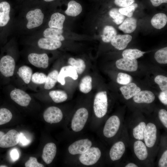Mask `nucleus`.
<instances>
[{"mask_svg":"<svg viewBox=\"0 0 167 167\" xmlns=\"http://www.w3.org/2000/svg\"><path fill=\"white\" fill-rule=\"evenodd\" d=\"M101 155V152L98 148L91 147L81 154L79 159L80 161L85 165H92L97 162Z\"/></svg>","mask_w":167,"mask_h":167,"instance_id":"3","label":"nucleus"},{"mask_svg":"<svg viewBox=\"0 0 167 167\" xmlns=\"http://www.w3.org/2000/svg\"><path fill=\"white\" fill-rule=\"evenodd\" d=\"M155 99L154 94L151 91L148 90L140 91L134 96L133 100L137 103H151Z\"/></svg>","mask_w":167,"mask_h":167,"instance_id":"20","label":"nucleus"},{"mask_svg":"<svg viewBox=\"0 0 167 167\" xmlns=\"http://www.w3.org/2000/svg\"><path fill=\"white\" fill-rule=\"evenodd\" d=\"M159 167H167V150H166L162 154L158 162Z\"/></svg>","mask_w":167,"mask_h":167,"instance_id":"46","label":"nucleus"},{"mask_svg":"<svg viewBox=\"0 0 167 167\" xmlns=\"http://www.w3.org/2000/svg\"><path fill=\"white\" fill-rule=\"evenodd\" d=\"M65 18V16L60 13H53L51 15L48 22L49 28L62 29Z\"/></svg>","mask_w":167,"mask_h":167,"instance_id":"22","label":"nucleus"},{"mask_svg":"<svg viewBox=\"0 0 167 167\" xmlns=\"http://www.w3.org/2000/svg\"><path fill=\"white\" fill-rule=\"evenodd\" d=\"M28 59L32 65L37 67L45 69L49 65V58L45 53H31L28 55Z\"/></svg>","mask_w":167,"mask_h":167,"instance_id":"12","label":"nucleus"},{"mask_svg":"<svg viewBox=\"0 0 167 167\" xmlns=\"http://www.w3.org/2000/svg\"><path fill=\"white\" fill-rule=\"evenodd\" d=\"M46 77L45 74L36 72L32 74L31 79L32 81L35 84H42L45 83Z\"/></svg>","mask_w":167,"mask_h":167,"instance_id":"41","label":"nucleus"},{"mask_svg":"<svg viewBox=\"0 0 167 167\" xmlns=\"http://www.w3.org/2000/svg\"><path fill=\"white\" fill-rule=\"evenodd\" d=\"M26 167H44V165L38 163L36 158L30 157L29 160L25 163Z\"/></svg>","mask_w":167,"mask_h":167,"instance_id":"43","label":"nucleus"},{"mask_svg":"<svg viewBox=\"0 0 167 167\" xmlns=\"http://www.w3.org/2000/svg\"><path fill=\"white\" fill-rule=\"evenodd\" d=\"M119 118L116 115L110 117L106 121L103 130L104 135L109 138L114 136L118 132L120 126Z\"/></svg>","mask_w":167,"mask_h":167,"instance_id":"5","label":"nucleus"},{"mask_svg":"<svg viewBox=\"0 0 167 167\" xmlns=\"http://www.w3.org/2000/svg\"><path fill=\"white\" fill-rule=\"evenodd\" d=\"M158 98L160 101L164 104L167 105V92H161L159 94Z\"/></svg>","mask_w":167,"mask_h":167,"instance_id":"49","label":"nucleus"},{"mask_svg":"<svg viewBox=\"0 0 167 167\" xmlns=\"http://www.w3.org/2000/svg\"><path fill=\"white\" fill-rule=\"evenodd\" d=\"M167 22V16L163 13L156 14L152 17L151 20L152 25L157 29H161L164 27Z\"/></svg>","mask_w":167,"mask_h":167,"instance_id":"27","label":"nucleus"},{"mask_svg":"<svg viewBox=\"0 0 167 167\" xmlns=\"http://www.w3.org/2000/svg\"><path fill=\"white\" fill-rule=\"evenodd\" d=\"M57 152L56 145L53 143H49L44 146L42 154V158L47 164H49L55 157Z\"/></svg>","mask_w":167,"mask_h":167,"instance_id":"17","label":"nucleus"},{"mask_svg":"<svg viewBox=\"0 0 167 167\" xmlns=\"http://www.w3.org/2000/svg\"><path fill=\"white\" fill-rule=\"evenodd\" d=\"M146 124L143 122H140L133 130L134 137L138 140H143L144 139V132Z\"/></svg>","mask_w":167,"mask_h":167,"instance_id":"35","label":"nucleus"},{"mask_svg":"<svg viewBox=\"0 0 167 167\" xmlns=\"http://www.w3.org/2000/svg\"><path fill=\"white\" fill-rule=\"evenodd\" d=\"M132 79L131 77L129 75L119 73L118 75L117 81L119 84L127 85L130 83Z\"/></svg>","mask_w":167,"mask_h":167,"instance_id":"42","label":"nucleus"},{"mask_svg":"<svg viewBox=\"0 0 167 167\" xmlns=\"http://www.w3.org/2000/svg\"><path fill=\"white\" fill-rule=\"evenodd\" d=\"M137 3H133L128 6L122 7L119 9V12L122 14L128 17H131L133 12L138 7Z\"/></svg>","mask_w":167,"mask_h":167,"instance_id":"39","label":"nucleus"},{"mask_svg":"<svg viewBox=\"0 0 167 167\" xmlns=\"http://www.w3.org/2000/svg\"><path fill=\"white\" fill-rule=\"evenodd\" d=\"M155 82L159 86L163 92H167V77L162 75H158L154 79Z\"/></svg>","mask_w":167,"mask_h":167,"instance_id":"40","label":"nucleus"},{"mask_svg":"<svg viewBox=\"0 0 167 167\" xmlns=\"http://www.w3.org/2000/svg\"><path fill=\"white\" fill-rule=\"evenodd\" d=\"M63 32L62 29L49 28L44 31L43 35L45 38H51L61 41L65 40L64 36L62 34Z\"/></svg>","mask_w":167,"mask_h":167,"instance_id":"25","label":"nucleus"},{"mask_svg":"<svg viewBox=\"0 0 167 167\" xmlns=\"http://www.w3.org/2000/svg\"><path fill=\"white\" fill-rule=\"evenodd\" d=\"M109 16L113 19V21L117 24H122L123 21L125 16L121 14L119 11V9L113 8L109 12Z\"/></svg>","mask_w":167,"mask_h":167,"instance_id":"36","label":"nucleus"},{"mask_svg":"<svg viewBox=\"0 0 167 167\" xmlns=\"http://www.w3.org/2000/svg\"><path fill=\"white\" fill-rule=\"evenodd\" d=\"M117 35V31L113 27L106 26L103 29L102 36V40L105 42H109Z\"/></svg>","mask_w":167,"mask_h":167,"instance_id":"28","label":"nucleus"},{"mask_svg":"<svg viewBox=\"0 0 167 167\" xmlns=\"http://www.w3.org/2000/svg\"><path fill=\"white\" fill-rule=\"evenodd\" d=\"M11 7L9 2L3 1L0 2V28L5 26L10 19Z\"/></svg>","mask_w":167,"mask_h":167,"instance_id":"16","label":"nucleus"},{"mask_svg":"<svg viewBox=\"0 0 167 167\" xmlns=\"http://www.w3.org/2000/svg\"><path fill=\"white\" fill-rule=\"evenodd\" d=\"M78 74L75 69L72 66L68 65L63 66L58 73V81L63 85L65 84V77H69L74 80H76L78 77Z\"/></svg>","mask_w":167,"mask_h":167,"instance_id":"13","label":"nucleus"},{"mask_svg":"<svg viewBox=\"0 0 167 167\" xmlns=\"http://www.w3.org/2000/svg\"><path fill=\"white\" fill-rule=\"evenodd\" d=\"M68 63L76 70L78 74H82L86 68V65L84 61L81 59H75L73 58L68 59Z\"/></svg>","mask_w":167,"mask_h":167,"instance_id":"30","label":"nucleus"},{"mask_svg":"<svg viewBox=\"0 0 167 167\" xmlns=\"http://www.w3.org/2000/svg\"><path fill=\"white\" fill-rule=\"evenodd\" d=\"M10 155L12 160L14 161L18 160L19 156V152L15 148H14L11 150Z\"/></svg>","mask_w":167,"mask_h":167,"instance_id":"48","label":"nucleus"},{"mask_svg":"<svg viewBox=\"0 0 167 167\" xmlns=\"http://www.w3.org/2000/svg\"><path fill=\"white\" fill-rule=\"evenodd\" d=\"M26 18L28 20L27 28L31 29L38 27L42 24L44 15L40 9L36 8L28 11L26 15Z\"/></svg>","mask_w":167,"mask_h":167,"instance_id":"4","label":"nucleus"},{"mask_svg":"<svg viewBox=\"0 0 167 167\" xmlns=\"http://www.w3.org/2000/svg\"><path fill=\"white\" fill-rule=\"evenodd\" d=\"M126 148L124 143L119 141L115 143L112 146L109 152V156L113 161L120 159L124 154Z\"/></svg>","mask_w":167,"mask_h":167,"instance_id":"19","label":"nucleus"},{"mask_svg":"<svg viewBox=\"0 0 167 167\" xmlns=\"http://www.w3.org/2000/svg\"><path fill=\"white\" fill-rule=\"evenodd\" d=\"M108 106V98L106 91L97 93L95 97L93 109L96 116L98 118L103 117L106 113Z\"/></svg>","mask_w":167,"mask_h":167,"instance_id":"1","label":"nucleus"},{"mask_svg":"<svg viewBox=\"0 0 167 167\" xmlns=\"http://www.w3.org/2000/svg\"><path fill=\"white\" fill-rule=\"evenodd\" d=\"M154 58L159 63L167 64V47L162 48L157 51L155 54Z\"/></svg>","mask_w":167,"mask_h":167,"instance_id":"37","label":"nucleus"},{"mask_svg":"<svg viewBox=\"0 0 167 167\" xmlns=\"http://www.w3.org/2000/svg\"><path fill=\"white\" fill-rule=\"evenodd\" d=\"M17 73L25 83H29L32 74L31 68L26 66H22L19 69Z\"/></svg>","mask_w":167,"mask_h":167,"instance_id":"29","label":"nucleus"},{"mask_svg":"<svg viewBox=\"0 0 167 167\" xmlns=\"http://www.w3.org/2000/svg\"><path fill=\"white\" fill-rule=\"evenodd\" d=\"M15 62L14 58L11 56H3L0 60V71L4 76L9 77L14 73Z\"/></svg>","mask_w":167,"mask_h":167,"instance_id":"6","label":"nucleus"},{"mask_svg":"<svg viewBox=\"0 0 167 167\" xmlns=\"http://www.w3.org/2000/svg\"><path fill=\"white\" fill-rule=\"evenodd\" d=\"M159 118L164 126L167 128V111L164 109H160L158 113Z\"/></svg>","mask_w":167,"mask_h":167,"instance_id":"44","label":"nucleus"},{"mask_svg":"<svg viewBox=\"0 0 167 167\" xmlns=\"http://www.w3.org/2000/svg\"><path fill=\"white\" fill-rule=\"evenodd\" d=\"M135 0H114V2L117 6L122 7L129 6L133 3Z\"/></svg>","mask_w":167,"mask_h":167,"instance_id":"45","label":"nucleus"},{"mask_svg":"<svg viewBox=\"0 0 167 167\" xmlns=\"http://www.w3.org/2000/svg\"><path fill=\"white\" fill-rule=\"evenodd\" d=\"M12 117V114L9 109L5 108L0 109V125L9 122Z\"/></svg>","mask_w":167,"mask_h":167,"instance_id":"38","label":"nucleus"},{"mask_svg":"<svg viewBox=\"0 0 167 167\" xmlns=\"http://www.w3.org/2000/svg\"><path fill=\"white\" fill-rule=\"evenodd\" d=\"M157 128L153 123L149 122L146 126L144 132V139L147 147L151 148L155 145L156 140Z\"/></svg>","mask_w":167,"mask_h":167,"instance_id":"8","label":"nucleus"},{"mask_svg":"<svg viewBox=\"0 0 167 167\" xmlns=\"http://www.w3.org/2000/svg\"><path fill=\"white\" fill-rule=\"evenodd\" d=\"M153 6H158L163 3H166L167 0H150Z\"/></svg>","mask_w":167,"mask_h":167,"instance_id":"50","label":"nucleus"},{"mask_svg":"<svg viewBox=\"0 0 167 167\" xmlns=\"http://www.w3.org/2000/svg\"><path fill=\"white\" fill-rule=\"evenodd\" d=\"M92 143L88 139H80L70 145L68 147L69 153L72 155L82 154L91 146Z\"/></svg>","mask_w":167,"mask_h":167,"instance_id":"9","label":"nucleus"},{"mask_svg":"<svg viewBox=\"0 0 167 167\" xmlns=\"http://www.w3.org/2000/svg\"><path fill=\"white\" fill-rule=\"evenodd\" d=\"M82 7L81 5L75 0L69 1L67 4V8L65 13L69 16L75 17L82 12Z\"/></svg>","mask_w":167,"mask_h":167,"instance_id":"26","label":"nucleus"},{"mask_svg":"<svg viewBox=\"0 0 167 167\" xmlns=\"http://www.w3.org/2000/svg\"><path fill=\"white\" fill-rule=\"evenodd\" d=\"M132 38V36L129 34L117 35L111 41V44L116 49L123 50L126 48Z\"/></svg>","mask_w":167,"mask_h":167,"instance_id":"15","label":"nucleus"},{"mask_svg":"<svg viewBox=\"0 0 167 167\" xmlns=\"http://www.w3.org/2000/svg\"><path fill=\"white\" fill-rule=\"evenodd\" d=\"M19 133L14 129L4 134L0 139V147L8 148L16 145L19 142Z\"/></svg>","mask_w":167,"mask_h":167,"instance_id":"7","label":"nucleus"},{"mask_svg":"<svg viewBox=\"0 0 167 167\" xmlns=\"http://www.w3.org/2000/svg\"><path fill=\"white\" fill-rule=\"evenodd\" d=\"M38 46L40 48L54 50L60 48L62 45L61 41L47 38H42L38 41Z\"/></svg>","mask_w":167,"mask_h":167,"instance_id":"18","label":"nucleus"},{"mask_svg":"<svg viewBox=\"0 0 167 167\" xmlns=\"http://www.w3.org/2000/svg\"><path fill=\"white\" fill-rule=\"evenodd\" d=\"M88 116V110L85 108H81L75 112L72 118L71 127L75 132L81 131L84 127Z\"/></svg>","mask_w":167,"mask_h":167,"instance_id":"2","label":"nucleus"},{"mask_svg":"<svg viewBox=\"0 0 167 167\" xmlns=\"http://www.w3.org/2000/svg\"><path fill=\"white\" fill-rule=\"evenodd\" d=\"M49 95L54 102L59 103L63 102L67 98L66 93L62 90H56L51 91Z\"/></svg>","mask_w":167,"mask_h":167,"instance_id":"33","label":"nucleus"},{"mask_svg":"<svg viewBox=\"0 0 167 167\" xmlns=\"http://www.w3.org/2000/svg\"><path fill=\"white\" fill-rule=\"evenodd\" d=\"M134 150L136 156L140 160H145L148 156V153L146 145L141 140H138L135 142Z\"/></svg>","mask_w":167,"mask_h":167,"instance_id":"23","label":"nucleus"},{"mask_svg":"<svg viewBox=\"0 0 167 167\" xmlns=\"http://www.w3.org/2000/svg\"><path fill=\"white\" fill-rule=\"evenodd\" d=\"M43 0L44 1H45V2H52L55 0Z\"/></svg>","mask_w":167,"mask_h":167,"instance_id":"53","label":"nucleus"},{"mask_svg":"<svg viewBox=\"0 0 167 167\" xmlns=\"http://www.w3.org/2000/svg\"><path fill=\"white\" fill-rule=\"evenodd\" d=\"M137 27V20L134 18H127L118 27V28L126 33L133 32Z\"/></svg>","mask_w":167,"mask_h":167,"instance_id":"24","label":"nucleus"},{"mask_svg":"<svg viewBox=\"0 0 167 167\" xmlns=\"http://www.w3.org/2000/svg\"><path fill=\"white\" fill-rule=\"evenodd\" d=\"M125 167H138V166L132 163H130L127 164L125 166Z\"/></svg>","mask_w":167,"mask_h":167,"instance_id":"51","label":"nucleus"},{"mask_svg":"<svg viewBox=\"0 0 167 167\" xmlns=\"http://www.w3.org/2000/svg\"><path fill=\"white\" fill-rule=\"evenodd\" d=\"M10 95L13 101L22 106H28L31 100L28 93L19 89L15 88L11 92Z\"/></svg>","mask_w":167,"mask_h":167,"instance_id":"11","label":"nucleus"},{"mask_svg":"<svg viewBox=\"0 0 167 167\" xmlns=\"http://www.w3.org/2000/svg\"><path fill=\"white\" fill-rule=\"evenodd\" d=\"M92 78L89 76L84 77L81 79L79 85L80 91L83 93H87L92 89Z\"/></svg>","mask_w":167,"mask_h":167,"instance_id":"32","label":"nucleus"},{"mask_svg":"<svg viewBox=\"0 0 167 167\" xmlns=\"http://www.w3.org/2000/svg\"><path fill=\"white\" fill-rule=\"evenodd\" d=\"M4 134V133L2 131H0V139Z\"/></svg>","mask_w":167,"mask_h":167,"instance_id":"52","label":"nucleus"},{"mask_svg":"<svg viewBox=\"0 0 167 167\" xmlns=\"http://www.w3.org/2000/svg\"><path fill=\"white\" fill-rule=\"evenodd\" d=\"M116 65L118 69L129 71H135L138 67V62L136 59L125 57L117 60Z\"/></svg>","mask_w":167,"mask_h":167,"instance_id":"14","label":"nucleus"},{"mask_svg":"<svg viewBox=\"0 0 167 167\" xmlns=\"http://www.w3.org/2000/svg\"><path fill=\"white\" fill-rule=\"evenodd\" d=\"M120 89L124 98L126 100L130 99L141 91L140 88L134 83H130L120 87Z\"/></svg>","mask_w":167,"mask_h":167,"instance_id":"21","label":"nucleus"},{"mask_svg":"<svg viewBox=\"0 0 167 167\" xmlns=\"http://www.w3.org/2000/svg\"><path fill=\"white\" fill-rule=\"evenodd\" d=\"M22 146H26L31 143V140L27 139L22 133H20L19 135V142Z\"/></svg>","mask_w":167,"mask_h":167,"instance_id":"47","label":"nucleus"},{"mask_svg":"<svg viewBox=\"0 0 167 167\" xmlns=\"http://www.w3.org/2000/svg\"><path fill=\"white\" fill-rule=\"evenodd\" d=\"M58 71L54 70L50 72L47 76L44 85V88L47 90L53 88L58 81Z\"/></svg>","mask_w":167,"mask_h":167,"instance_id":"31","label":"nucleus"},{"mask_svg":"<svg viewBox=\"0 0 167 167\" xmlns=\"http://www.w3.org/2000/svg\"><path fill=\"white\" fill-rule=\"evenodd\" d=\"M45 120L50 123H55L59 122L62 119L63 114L58 108L51 106L47 108L43 114Z\"/></svg>","mask_w":167,"mask_h":167,"instance_id":"10","label":"nucleus"},{"mask_svg":"<svg viewBox=\"0 0 167 167\" xmlns=\"http://www.w3.org/2000/svg\"><path fill=\"white\" fill-rule=\"evenodd\" d=\"M145 53L137 49H127L123 52L122 56L123 57L136 59L142 56Z\"/></svg>","mask_w":167,"mask_h":167,"instance_id":"34","label":"nucleus"},{"mask_svg":"<svg viewBox=\"0 0 167 167\" xmlns=\"http://www.w3.org/2000/svg\"><path fill=\"white\" fill-rule=\"evenodd\" d=\"M7 166L5 165H0V167H6Z\"/></svg>","mask_w":167,"mask_h":167,"instance_id":"54","label":"nucleus"}]
</instances>
